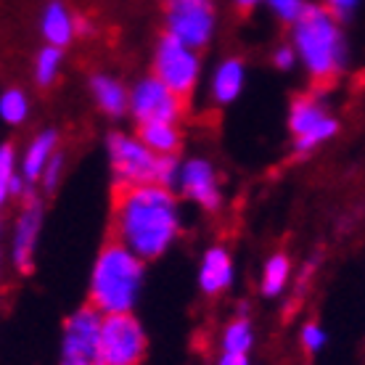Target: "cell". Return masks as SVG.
<instances>
[{"instance_id":"obj_28","label":"cell","mask_w":365,"mask_h":365,"mask_svg":"<svg viewBox=\"0 0 365 365\" xmlns=\"http://www.w3.org/2000/svg\"><path fill=\"white\" fill-rule=\"evenodd\" d=\"M275 64H278V69H289L294 64V48H278Z\"/></svg>"},{"instance_id":"obj_5","label":"cell","mask_w":365,"mask_h":365,"mask_svg":"<svg viewBox=\"0 0 365 365\" xmlns=\"http://www.w3.org/2000/svg\"><path fill=\"white\" fill-rule=\"evenodd\" d=\"M146 352V334L130 312L101 318V360L103 365H140Z\"/></svg>"},{"instance_id":"obj_12","label":"cell","mask_w":365,"mask_h":365,"mask_svg":"<svg viewBox=\"0 0 365 365\" xmlns=\"http://www.w3.org/2000/svg\"><path fill=\"white\" fill-rule=\"evenodd\" d=\"M199 281H201V289L207 294H220L228 289L230 281H233V262H230V255L225 249L215 247L204 255Z\"/></svg>"},{"instance_id":"obj_11","label":"cell","mask_w":365,"mask_h":365,"mask_svg":"<svg viewBox=\"0 0 365 365\" xmlns=\"http://www.w3.org/2000/svg\"><path fill=\"white\" fill-rule=\"evenodd\" d=\"M180 185L185 196L201 204L204 210H217L220 207V188H217V175L215 167L204 159H191L182 167L180 173Z\"/></svg>"},{"instance_id":"obj_22","label":"cell","mask_w":365,"mask_h":365,"mask_svg":"<svg viewBox=\"0 0 365 365\" xmlns=\"http://www.w3.org/2000/svg\"><path fill=\"white\" fill-rule=\"evenodd\" d=\"M0 114H3L6 122L19 125L21 119L27 117V96L21 91H9L0 98Z\"/></svg>"},{"instance_id":"obj_16","label":"cell","mask_w":365,"mask_h":365,"mask_svg":"<svg viewBox=\"0 0 365 365\" xmlns=\"http://www.w3.org/2000/svg\"><path fill=\"white\" fill-rule=\"evenodd\" d=\"M91 91L98 101V106L111 117H119L122 111H128V91L114 80V77H106V74H93L91 80Z\"/></svg>"},{"instance_id":"obj_23","label":"cell","mask_w":365,"mask_h":365,"mask_svg":"<svg viewBox=\"0 0 365 365\" xmlns=\"http://www.w3.org/2000/svg\"><path fill=\"white\" fill-rule=\"evenodd\" d=\"M11 180H14V148H0V204L11 193Z\"/></svg>"},{"instance_id":"obj_13","label":"cell","mask_w":365,"mask_h":365,"mask_svg":"<svg viewBox=\"0 0 365 365\" xmlns=\"http://www.w3.org/2000/svg\"><path fill=\"white\" fill-rule=\"evenodd\" d=\"M40 201L27 199L24 204V212L19 217V228H16V247H14V255H16V265L21 270H29V259H32V247H35V236L37 228H40Z\"/></svg>"},{"instance_id":"obj_17","label":"cell","mask_w":365,"mask_h":365,"mask_svg":"<svg viewBox=\"0 0 365 365\" xmlns=\"http://www.w3.org/2000/svg\"><path fill=\"white\" fill-rule=\"evenodd\" d=\"M241 85H244V64L236 61V58H230L225 64L220 66L217 74H215V98L220 103H230V101L236 98L238 93H241Z\"/></svg>"},{"instance_id":"obj_3","label":"cell","mask_w":365,"mask_h":365,"mask_svg":"<svg viewBox=\"0 0 365 365\" xmlns=\"http://www.w3.org/2000/svg\"><path fill=\"white\" fill-rule=\"evenodd\" d=\"M294 46L315 80L334 77L344 61V43L336 19L318 6H307L294 21Z\"/></svg>"},{"instance_id":"obj_27","label":"cell","mask_w":365,"mask_h":365,"mask_svg":"<svg viewBox=\"0 0 365 365\" xmlns=\"http://www.w3.org/2000/svg\"><path fill=\"white\" fill-rule=\"evenodd\" d=\"M61 167H64V159H61L58 154H53L51 159H48V170H46V185H48V188H53V185H56Z\"/></svg>"},{"instance_id":"obj_18","label":"cell","mask_w":365,"mask_h":365,"mask_svg":"<svg viewBox=\"0 0 365 365\" xmlns=\"http://www.w3.org/2000/svg\"><path fill=\"white\" fill-rule=\"evenodd\" d=\"M53 146H56L53 133H43V135H37L35 140H32V146H29L27 154H24V175H27L29 180H37L40 173L46 170L48 159L53 156Z\"/></svg>"},{"instance_id":"obj_14","label":"cell","mask_w":365,"mask_h":365,"mask_svg":"<svg viewBox=\"0 0 365 365\" xmlns=\"http://www.w3.org/2000/svg\"><path fill=\"white\" fill-rule=\"evenodd\" d=\"M43 35L53 48H64L74 37V16L61 0H51L43 14Z\"/></svg>"},{"instance_id":"obj_26","label":"cell","mask_w":365,"mask_h":365,"mask_svg":"<svg viewBox=\"0 0 365 365\" xmlns=\"http://www.w3.org/2000/svg\"><path fill=\"white\" fill-rule=\"evenodd\" d=\"M326 6H329V14L336 19H347L352 11L357 9V0H326Z\"/></svg>"},{"instance_id":"obj_21","label":"cell","mask_w":365,"mask_h":365,"mask_svg":"<svg viewBox=\"0 0 365 365\" xmlns=\"http://www.w3.org/2000/svg\"><path fill=\"white\" fill-rule=\"evenodd\" d=\"M222 349L225 352H236V355H247L252 349V329H249L247 320H236L225 329L222 336Z\"/></svg>"},{"instance_id":"obj_8","label":"cell","mask_w":365,"mask_h":365,"mask_svg":"<svg viewBox=\"0 0 365 365\" xmlns=\"http://www.w3.org/2000/svg\"><path fill=\"white\" fill-rule=\"evenodd\" d=\"M61 365H103L101 360V312L88 304L66 320Z\"/></svg>"},{"instance_id":"obj_19","label":"cell","mask_w":365,"mask_h":365,"mask_svg":"<svg viewBox=\"0 0 365 365\" xmlns=\"http://www.w3.org/2000/svg\"><path fill=\"white\" fill-rule=\"evenodd\" d=\"M286 281H289V259L283 255L270 257L265 265V275H262V292H265V297H278L283 292Z\"/></svg>"},{"instance_id":"obj_6","label":"cell","mask_w":365,"mask_h":365,"mask_svg":"<svg viewBox=\"0 0 365 365\" xmlns=\"http://www.w3.org/2000/svg\"><path fill=\"white\" fill-rule=\"evenodd\" d=\"M167 35L188 48H204L215 29L212 0H165Z\"/></svg>"},{"instance_id":"obj_25","label":"cell","mask_w":365,"mask_h":365,"mask_svg":"<svg viewBox=\"0 0 365 365\" xmlns=\"http://www.w3.org/2000/svg\"><path fill=\"white\" fill-rule=\"evenodd\" d=\"M302 341H304V347L310 349V352H318L323 344H326V334L320 331V326L315 323H307L304 331H302Z\"/></svg>"},{"instance_id":"obj_4","label":"cell","mask_w":365,"mask_h":365,"mask_svg":"<svg viewBox=\"0 0 365 365\" xmlns=\"http://www.w3.org/2000/svg\"><path fill=\"white\" fill-rule=\"evenodd\" d=\"M111 167L122 185H170L175 178V156H159L148 151L138 138H109Z\"/></svg>"},{"instance_id":"obj_2","label":"cell","mask_w":365,"mask_h":365,"mask_svg":"<svg viewBox=\"0 0 365 365\" xmlns=\"http://www.w3.org/2000/svg\"><path fill=\"white\" fill-rule=\"evenodd\" d=\"M143 278V262L119 241L109 238L101 249L91 283V304L101 315L114 312H130L133 302L140 289Z\"/></svg>"},{"instance_id":"obj_24","label":"cell","mask_w":365,"mask_h":365,"mask_svg":"<svg viewBox=\"0 0 365 365\" xmlns=\"http://www.w3.org/2000/svg\"><path fill=\"white\" fill-rule=\"evenodd\" d=\"M267 3H270V9L278 14V19L289 21V24H294V21L302 16V11L307 9L302 0H267Z\"/></svg>"},{"instance_id":"obj_10","label":"cell","mask_w":365,"mask_h":365,"mask_svg":"<svg viewBox=\"0 0 365 365\" xmlns=\"http://www.w3.org/2000/svg\"><path fill=\"white\" fill-rule=\"evenodd\" d=\"M292 133L297 138V148L310 151L336 133V119L329 117V111L312 98H299L292 106Z\"/></svg>"},{"instance_id":"obj_20","label":"cell","mask_w":365,"mask_h":365,"mask_svg":"<svg viewBox=\"0 0 365 365\" xmlns=\"http://www.w3.org/2000/svg\"><path fill=\"white\" fill-rule=\"evenodd\" d=\"M58 66H61V48H53V46L43 48L40 56H37V69H35V80L43 91H48L56 83Z\"/></svg>"},{"instance_id":"obj_29","label":"cell","mask_w":365,"mask_h":365,"mask_svg":"<svg viewBox=\"0 0 365 365\" xmlns=\"http://www.w3.org/2000/svg\"><path fill=\"white\" fill-rule=\"evenodd\" d=\"M220 365H249L247 355H236V352H222Z\"/></svg>"},{"instance_id":"obj_9","label":"cell","mask_w":365,"mask_h":365,"mask_svg":"<svg viewBox=\"0 0 365 365\" xmlns=\"http://www.w3.org/2000/svg\"><path fill=\"white\" fill-rule=\"evenodd\" d=\"M130 106H133L138 125H148V122H170V125H175L180 119L182 98L175 96L156 77H148V80L135 85Z\"/></svg>"},{"instance_id":"obj_7","label":"cell","mask_w":365,"mask_h":365,"mask_svg":"<svg viewBox=\"0 0 365 365\" xmlns=\"http://www.w3.org/2000/svg\"><path fill=\"white\" fill-rule=\"evenodd\" d=\"M154 77L162 85H167L175 96L185 98L196 85L199 77V58L196 51L188 46H182L180 40H175L173 35H165L156 46L154 56Z\"/></svg>"},{"instance_id":"obj_1","label":"cell","mask_w":365,"mask_h":365,"mask_svg":"<svg viewBox=\"0 0 365 365\" xmlns=\"http://www.w3.org/2000/svg\"><path fill=\"white\" fill-rule=\"evenodd\" d=\"M178 236V207L165 185L114 182L109 238L140 259L165 255Z\"/></svg>"},{"instance_id":"obj_15","label":"cell","mask_w":365,"mask_h":365,"mask_svg":"<svg viewBox=\"0 0 365 365\" xmlns=\"http://www.w3.org/2000/svg\"><path fill=\"white\" fill-rule=\"evenodd\" d=\"M138 140L159 156H175L180 146V133L170 122H148V125H138Z\"/></svg>"},{"instance_id":"obj_30","label":"cell","mask_w":365,"mask_h":365,"mask_svg":"<svg viewBox=\"0 0 365 365\" xmlns=\"http://www.w3.org/2000/svg\"><path fill=\"white\" fill-rule=\"evenodd\" d=\"M257 3H259V0H236V6L238 9H244V11L252 9V6H257Z\"/></svg>"}]
</instances>
